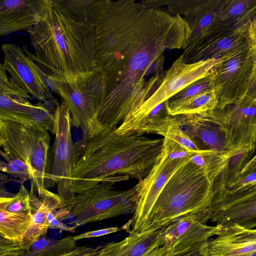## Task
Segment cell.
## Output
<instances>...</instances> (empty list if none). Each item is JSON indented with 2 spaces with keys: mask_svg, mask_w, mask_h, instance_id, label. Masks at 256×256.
<instances>
[{
  "mask_svg": "<svg viewBox=\"0 0 256 256\" xmlns=\"http://www.w3.org/2000/svg\"><path fill=\"white\" fill-rule=\"evenodd\" d=\"M91 20L102 78L98 116L105 127L116 126L148 80L164 72L165 51L184 49L191 31L180 16L133 0H100Z\"/></svg>",
  "mask_w": 256,
  "mask_h": 256,
  "instance_id": "6da1fadb",
  "label": "cell"
},
{
  "mask_svg": "<svg viewBox=\"0 0 256 256\" xmlns=\"http://www.w3.org/2000/svg\"><path fill=\"white\" fill-rule=\"evenodd\" d=\"M34 53L24 52L48 77L72 80L96 69L94 28L80 0H45L42 17L27 31Z\"/></svg>",
  "mask_w": 256,
  "mask_h": 256,
  "instance_id": "7a4b0ae2",
  "label": "cell"
},
{
  "mask_svg": "<svg viewBox=\"0 0 256 256\" xmlns=\"http://www.w3.org/2000/svg\"><path fill=\"white\" fill-rule=\"evenodd\" d=\"M108 127L85 143L75 144L72 172L75 194L102 182L130 178L138 181L148 174L164 148V139L136 132L118 134Z\"/></svg>",
  "mask_w": 256,
  "mask_h": 256,
  "instance_id": "3957f363",
  "label": "cell"
},
{
  "mask_svg": "<svg viewBox=\"0 0 256 256\" xmlns=\"http://www.w3.org/2000/svg\"><path fill=\"white\" fill-rule=\"evenodd\" d=\"M214 182L191 158L171 176L156 201L143 231L166 228L194 214L211 216Z\"/></svg>",
  "mask_w": 256,
  "mask_h": 256,
  "instance_id": "277c9868",
  "label": "cell"
},
{
  "mask_svg": "<svg viewBox=\"0 0 256 256\" xmlns=\"http://www.w3.org/2000/svg\"><path fill=\"white\" fill-rule=\"evenodd\" d=\"M221 59L186 64L180 56L170 68L148 80L134 102L129 117L117 127L124 134L158 105L167 101L194 82L212 74Z\"/></svg>",
  "mask_w": 256,
  "mask_h": 256,
  "instance_id": "5b68a950",
  "label": "cell"
},
{
  "mask_svg": "<svg viewBox=\"0 0 256 256\" xmlns=\"http://www.w3.org/2000/svg\"><path fill=\"white\" fill-rule=\"evenodd\" d=\"M114 182H102L76 194L55 212L60 220L70 216L72 224L78 227L124 214L134 213L136 209L142 180L124 190H116Z\"/></svg>",
  "mask_w": 256,
  "mask_h": 256,
  "instance_id": "8992f818",
  "label": "cell"
},
{
  "mask_svg": "<svg viewBox=\"0 0 256 256\" xmlns=\"http://www.w3.org/2000/svg\"><path fill=\"white\" fill-rule=\"evenodd\" d=\"M46 78L52 90L68 107L72 126L80 128L82 142H87L106 128L98 116L102 88V75L98 70L72 80Z\"/></svg>",
  "mask_w": 256,
  "mask_h": 256,
  "instance_id": "52a82bcc",
  "label": "cell"
},
{
  "mask_svg": "<svg viewBox=\"0 0 256 256\" xmlns=\"http://www.w3.org/2000/svg\"><path fill=\"white\" fill-rule=\"evenodd\" d=\"M50 136L48 130L37 124L0 120V145L18 156L30 167L31 181L39 198L50 186L48 166Z\"/></svg>",
  "mask_w": 256,
  "mask_h": 256,
  "instance_id": "ba28073f",
  "label": "cell"
},
{
  "mask_svg": "<svg viewBox=\"0 0 256 256\" xmlns=\"http://www.w3.org/2000/svg\"><path fill=\"white\" fill-rule=\"evenodd\" d=\"M223 130L228 151L240 152L256 147V98L244 96L236 102L201 114Z\"/></svg>",
  "mask_w": 256,
  "mask_h": 256,
  "instance_id": "9c48e42d",
  "label": "cell"
},
{
  "mask_svg": "<svg viewBox=\"0 0 256 256\" xmlns=\"http://www.w3.org/2000/svg\"><path fill=\"white\" fill-rule=\"evenodd\" d=\"M54 116L56 132L54 160L48 180L50 186L57 185V194L62 204L72 200L76 195L72 182L75 144L72 140L71 114L64 102L57 105Z\"/></svg>",
  "mask_w": 256,
  "mask_h": 256,
  "instance_id": "30bf717a",
  "label": "cell"
},
{
  "mask_svg": "<svg viewBox=\"0 0 256 256\" xmlns=\"http://www.w3.org/2000/svg\"><path fill=\"white\" fill-rule=\"evenodd\" d=\"M30 96L20 88L0 65V120L40 126L55 134L54 112L44 103L32 104Z\"/></svg>",
  "mask_w": 256,
  "mask_h": 256,
  "instance_id": "8fae6325",
  "label": "cell"
},
{
  "mask_svg": "<svg viewBox=\"0 0 256 256\" xmlns=\"http://www.w3.org/2000/svg\"><path fill=\"white\" fill-rule=\"evenodd\" d=\"M256 56V44L221 59L214 70L216 108L234 104L245 94Z\"/></svg>",
  "mask_w": 256,
  "mask_h": 256,
  "instance_id": "7c38bea8",
  "label": "cell"
},
{
  "mask_svg": "<svg viewBox=\"0 0 256 256\" xmlns=\"http://www.w3.org/2000/svg\"><path fill=\"white\" fill-rule=\"evenodd\" d=\"M256 44V19L235 29L214 30L204 40L182 54L186 64L227 56Z\"/></svg>",
  "mask_w": 256,
  "mask_h": 256,
  "instance_id": "4fadbf2b",
  "label": "cell"
},
{
  "mask_svg": "<svg viewBox=\"0 0 256 256\" xmlns=\"http://www.w3.org/2000/svg\"><path fill=\"white\" fill-rule=\"evenodd\" d=\"M190 158H170L164 146L148 174L142 180L138 200L132 218L124 226L129 234L142 232L152 208L173 174Z\"/></svg>",
  "mask_w": 256,
  "mask_h": 256,
  "instance_id": "5bb4252c",
  "label": "cell"
},
{
  "mask_svg": "<svg viewBox=\"0 0 256 256\" xmlns=\"http://www.w3.org/2000/svg\"><path fill=\"white\" fill-rule=\"evenodd\" d=\"M224 0H146L150 6H166L168 12L182 16L188 24L191 34L184 50L193 47L212 32Z\"/></svg>",
  "mask_w": 256,
  "mask_h": 256,
  "instance_id": "9a60e30c",
  "label": "cell"
},
{
  "mask_svg": "<svg viewBox=\"0 0 256 256\" xmlns=\"http://www.w3.org/2000/svg\"><path fill=\"white\" fill-rule=\"evenodd\" d=\"M2 66L16 84L30 96L46 101L50 96L44 74L37 64L21 48L14 44H2Z\"/></svg>",
  "mask_w": 256,
  "mask_h": 256,
  "instance_id": "2e32d148",
  "label": "cell"
},
{
  "mask_svg": "<svg viewBox=\"0 0 256 256\" xmlns=\"http://www.w3.org/2000/svg\"><path fill=\"white\" fill-rule=\"evenodd\" d=\"M210 216L204 214L188 215L174 222L164 230V244L168 254L186 250L197 244L208 241L216 236L220 226L206 224Z\"/></svg>",
  "mask_w": 256,
  "mask_h": 256,
  "instance_id": "e0dca14e",
  "label": "cell"
},
{
  "mask_svg": "<svg viewBox=\"0 0 256 256\" xmlns=\"http://www.w3.org/2000/svg\"><path fill=\"white\" fill-rule=\"evenodd\" d=\"M219 226L216 236L208 240L202 245L203 254L206 256H246L256 250V228L238 224Z\"/></svg>",
  "mask_w": 256,
  "mask_h": 256,
  "instance_id": "ac0fdd59",
  "label": "cell"
},
{
  "mask_svg": "<svg viewBox=\"0 0 256 256\" xmlns=\"http://www.w3.org/2000/svg\"><path fill=\"white\" fill-rule=\"evenodd\" d=\"M45 0H1L0 35L28 31L42 17Z\"/></svg>",
  "mask_w": 256,
  "mask_h": 256,
  "instance_id": "d6986e66",
  "label": "cell"
},
{
  "mask_svg": "<svg viewBox=\"0 0 256 256\" xmlns=\"http://www.w3.org/2000/svg\"><path fill=\"white\" fill-rule=\"evenodd\" d=\"M179 126L200 150H210L225 154L224 132L216 124L199 114L175 116Z\"/></svg>",
  "mask_w": 256,
  "mask_h": 256,
  "instance_id": "ffe728a7",
  "label": "cell"
},
{
  "mask_svg": "<svg viewBox=\"0 0 256 256\" xmlns=\"http://www.w3.org/2000/svg\"><path fill=\"white\" fill-rule=\"evenodd\" d=\"M210 220L217 225H244L256 218V194L237 200L212 202Z\"/></svg>",
  "mask_w": 256,
  "mask_h": 256,
  "instance_id": "44dd1931",
  "label": "cell"
},
{
  "mask_svg": "<svg viewBox=\"0 0 256 256\" xmlns=\"http://www.w3.org/2000/svg\"><path fill=\"white\" fill-rule=\"evenodd\" d=\"M76 246V241L72 236L59 240L40 238L28 247L24 246L22 242L1 239L0 256H56Z\"/></svg>",
  "mask_w": 256,
  "mask_h": 256,
  "instance_id": "7402d4cb",
  "label": "cell"
},
{
  "mask_svg": "<svg viewBox=\"0 0 256 256\" xmlns=\"http://www.w3.org/2000/svg\"><path fill=\"white\" fill-rule=\"evenodd\" d=\"M166 228L132 234L118 242L108 244L109 256H144L152 248L164 244Z\"/></svg>",
  "mask_w": 256,
  "mask_h": 256,
  "instance_id": "603a6c76",
  "label": "cell"
},
{
  "mask_svg": "<svg viewBox=\"0 0 256 256\" xmlns=\"http://www.w3.org/2000/svg\"><path fill=\"white\" fill-rule=\"evenodd\" d=\"M255 19L256 0H224L212 32L217 29H235Z\"/></svg>",
  "mask_w": 256,
  "mask_h": 256,
  "instance_id": "cb8c5ba5",
  "label": "cell"
},
{
  "mask_svg": "<svg viewBox=\"0 0 256 256\" xmlns=\"http://www.w3.org/2000/svg\"><path fill=\"white\" fill-rule=\"evenodd\" d=\"M41 204L40 207L32 212L30 225L25 234L22 244L26 247L45 234L50 227L47 214L50 210L59 209L62 202L58 194H55L45 189L40 196Z\"/></svg>",
  "mask_w": 256,
  "mask_h": 256,
  "instance_id": "d4e9b609",
  "label": "cell"
},
{
  "mask_svg": "<svg viewBox=\"0 0 256 256\" xmlns=\"http://www.w3.org/2000/svg\"><path fill=\"white\" fill-rule=\"evenodd\" d=\"M218 98L214 88L204 90L177 104L166 107L170 116L202 114L218 107Z\"/></svg>",
  "mask_w": 256,
  "mask_h": 256,
  "instance_id": "484cf974",
  "label": "cell"
},
{
  "mask_svg": "<svg viewBox=\"0 0 256 256\" xmlns=\"http://www.w3.org/2000/svg\"><path fill=\"white\" fill-rule=\"evenodd\" d=\"M32 212L16 213L0 209V238L21 242L32 221Z\"/></svg>",
  "mask_w": 256,
  "mask_h": 256,
  "instance_id": "4316f807",
  "label": "cell"
},
{
  "mask_svg": "<svg viewBox=\"0 0 256 256\" xmlns=\"http://www.w3.org/2000/svg\"><path fill=\"white\" fill-rule=\"evenodd\" d=\"M171 116L165 102L156 106L132 126L126 133L136 132L142 134L146 133L161 135L166 130Z\"/></svg>",
  "mask_w": 256,
  "mask_h": 256,
  "instance_id": "83f0119b",
  "label": "cell"
},
{
  "mask_svg": "<svg viewBox=\"0 0 256 256\" xmlns=\"http://www.w3.org/2000/svg\"><path fill=\"white\" fill-rule=\"evenodd\" d=\"M0 154L6 162L0 161L1 171L10 174L16 178H19L20 183L34 178V174L29 166L18 156L6 150H0Z\"/></svg>",
  "mask_w": 256,
  "mask_h": 256,
  "instance_id": "f1b7e54d",
  "label": "cell"
},
{
  "mask_svg": "<svg viewBox=\"0 0 256 256\" xmlns=\"http://www.w3.org/2000/svg\"><path fill=\"white\" fill-rule=\"evenodd\" d=\"M0 192L5 194H0V209L16 213L32 212L30 194L24 183H20L19 191L16 194H6L2 189Z\"/></svg>",
  "mask_w": 256,
  "mask_h": 256,
  "instance_id": "f546056e",
  "label": "cell"
},
{
  "mask_svg": "<svg viewBox=\"0 0 256 256\" xmlns=\"http://www.w3.org/2000/svg\"><path fill=\"white\" fill-rule=\"evenodd\" d=\"M214 70L210 74L194 82L176 94L166 101L167 104H177L204 90L214 88Z\"/></svg>",
  "mask_w": 256,
  "mask_h": 256,
  "instance_id": "4dcf8cb0",
  "label": "cell"
},
{
  "mask_svg": "<svg viewBox=\"0 0 256 256\" xmlns=\"http://www.w3.org/2000/svg\"><path fill=\"white\" fill-rule=\"evenodd\" d=\"M161 136L176 142L196 155L212 151L200 150L181 130L175 116H171L166 130L161 134Z\"/></svg>",
  "mask_w": 256,
  "mask_h": 256,
  "instance_id": "1f68e13d",
  "label": "cell"
},
{
  "mask_svg": "<svg viewBox=\"0 0 256 256\" xmlns=\"http://www.w3.org/2000/svg\"><path fill=\"white\" fill-rule=\"evenodd\" d=\"M56 256H108V244L94 246H76L74 249Z\"/></svg>",
  "mask_w": 256,
  "mask_h": 256,
  "instance_id": "d6a6232c",
  "label": "cell"
},
{
  "mask_svg": "<svg viewBox=\"0 0 256 256\" xmlns=\"http://www.w3.org/2000/svg\"><path fill=\"white\" fill-rule=\"evenodd\" d=\"M164 146L166 148L168 156L170 158H190L196 155L170 138H164Z\"/></svg>",
  "mask_w": 256,
  "mask_h": 256,
  "instance_id": "836d02e7",
  "label": "cell"
},
{
  "mask_svg": "<svg viewBox=\"0 0 256 256\" xmlns=\"http://www.w3.org/2000/svg\"><path fill=\"white\" fill-rule=\"evenodd\" d=\"M119 228L117 226H112L96 230L87 232L74 236L77 241L84 238L98 237L117 232Z\"/></svg>",
  "mask_w": 256,
  "mask_h": 256,
  "instance_id": "e575fe53",
  "label": "cell"
},
{
  "mask_svg": "<svg viewBox=\"0 0 256 256\" xmlns=\"http://www.w3.org/2000/svg\"><path fill=\"white\" fill-rule=\"evenodd\" d=\"M54 212V210H51L47 214V218L50 223V227L59 228L71 232H75L76 227L74 226H70L65 224L56 217Z\"/></svg>",
  "mask_w": 256,
  "mask_h": 256,
  "instance_id": "d590c367",
  "label": "cell"
},
{
  "mask_svg": "<svg viewBox=\"0 0 256 256\" xmlns=\"http://www.w3.org/2000/svg\"><path fill=\"white\" fill-rule=\"evenodd\" d=\"M204 242L197 244L186 250L170 254L166 253L164 256H204L202 252V248Z\"/></svg>",
  "mask_w": 256,
  "mask_h": 256,
  "instance_id": "8d00e7d4",
  "label": "cell"
},
{
  "mask_svg": "<svg viewBox=\"0 0 256 256\" xmlns=\"http://www.w3.org/2000/svg\"><path fill=\"white\" fill-rule=\"evenodd\" d=\"M244 96H250L256 98V56Z\"/></svg>",
  "mask_w": 256,
  "mask_h": 256,
  "instance_id": "74e56055",
  "label": "cell"
},
{
  "mask_svg": "<svg viewBox=\"0 0 256 256\" xmlns=\"http://www.w3.org/2000/svg\"><path fill=\"white\" fill-rule=\"evenodd\" d=\"M254 172H256V154L244 165L240 170V174L235 180L239 178Z\"/></svg>",
  "mask_w": 256,
  "mask_h": 256,
  "instance_id": "f35d334b",
  "label": "cell"
},
{
  "mask_svg": "<svg viewBox=\"0 0 256 256\" xmlns=\"http://www.w3.org/2000/svg\"><path fill=\"white\" fill-rule=\"evenodd\" d=\"M166 246L164 244L162 246L154 248L149 250L144 256H164L168 252Z\"/></svg>",
  "mask_w": 256,
  "mask_h": 256,
  "instance_id": "ab89813d",
  "label": "cell"
},
{
  "mask_svg": "<svg viewBox=\"0 0 256 256\" xmlns=\"http://www.w3.org/2000/svg\"><path fill=\"white\" fill-rule=\"evenodd\" d=\"M244 226L248 228H252L256 226V221H253L252 222H249L248 224H246Z\"/></svg>",
  "mask_w": 256,
  "mask_h": 256,
  "instance_id": "60d3db41",
  "label": "cell"
},
{
  "mask_svg": "<svg viewBox=\"0 0 256 256\" xmlns=\"http://www.w3.org/2000/svg\"><path fill=\"white\" fill-rule=\"evenodd\" d=\"M246 256H256V250L253 252H252L248 254Z\"/></svg>",
  "mask_w": 256,
  "mask_h": 256,
  "instance_id": "b9f144b4",
  "label": "cell"
},
{
  "mask_svg": "<svg viewBox=\"0 0 256 256\" xmlns=\"http://www.w3.org/2000/svg\"><path fill=\"white\" fill-rule=\"evenodd\" d=\"M204 256H206L204 255Z\"/></svg>",
  "mask_w": 256,
  "mask_h": 256,
  "instance_id": "7bdbcfd3",
  "label": "cell"
}]
</instances>
